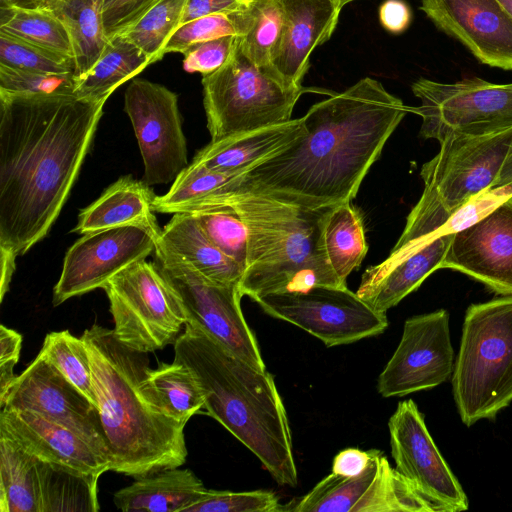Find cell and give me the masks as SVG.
I'll return each mask as SVG.
<instances>
[{"label":"cell","mask_w":512,"mask_h":512,"mask_svg":"<svg viewBox=\"0 0 512 512\" xmlns=\"http://www.w3.org/2000/svg\"><path fill=\"white\" fill-rule=\"evenodd\" d=\"M106 100L0 92V265L42 240L87 155Z\"/></svg>","instance_id":"6da1fadb"},{"label":"cell","mask_w":512,"mask_h":512,"mask_svg":"<svg viewBox=\"0 0 512 512\" xmlns=\"http://www.w3.org/2000/svg\"><path fill=\"white\" fill-rule=\"evenodd\" d=\"M410 108L365 77L310 107L305 132L246 172L242 186L309 209L351 202Z\"/></svg>","instance_id":"7a4b0ae2"},{"label":"cell","mask_w":512,"mask_h":512,"mask_svg":"<svg viewBox=\"0 0 512 512\" xmlns=\"http://www.w3.org/2000/svg\"><path fill=\"white\" fill-rule=\"evenodd\" d=\"M110 457V470L139 478L186 462L185 424L172 417L149 382L147 353L126 347L112 329L82 334Z\"/></svg>","instance_id":"3957f363"},{"label":"cell","mask_w":512,"mask_h":512,"mask_svg":"<svg viewBox=\"0 0 512 512\" xmlns=\"http://www.w3.org/2000/svg\"><path fill=\"white\" fill-rule=\"evenodd\" d=\"M174 360L196 377L207 413L248 448L280 485L298 482L287 413L274 377L185 324Z\"/></svg>","instance_id":"277c9868"},{"label":"cell","mask_w":512,"mask_h":512,"mask_svg":"<svg viewBox=\"0 0 512 512\" xmlns=\"http://www.w3.org/2000/svg\"><path fill=\"white\" fill-rule=\"evenodd\" d=\"M247 229V261L241 293L256 298L347 286L329 266L322 246L328 208L309 209L241 186L229 195Z\"/></svg>","instance_id":"5b68a950"},{"label":"cell","mask_w":512,"mask_h":512,"mask_svg":"<svg viewBox=\"0 0 512 512\" xmlns=\"http://www.w3.org/2000/svg\"><path fill=\"white\" fill-rule=\"evenodd\" d=\"M451 382L468 427L512 402V295L467 308Z\"/></svg>","instance_id":"8992f818"},{"label":"cell","mask_w":512,"mask_h":512,"mask_svg":"<svg viewBox=\"0 0 512 512\" xmlns=\"http://www.w3.org/2000/svg\"><path fill=\"white\" fill-rule=\"evenodd\" d=\"M203 105L211 141L291 120L307 91L285 85L268 66L252 62L237 44L229 60L202 76Z\"/></svg>","instance_id":"52a82bcc"},{"label":"cell","mask_w":512,"mask_h":512,"mask_svg":"<svg viewBox=\"0 0 512 512\" xmlns=\"http://www.w3.org/2000/svg\"><path fill=\"white\" fill-rule=\"evenodd\" d=\"M451 214L436 192L424 186L390 255L363 273L357 295L375 311L386 313L441 265L454 234H443Z\"/></svg>","instance_id":"ba28073f"},{"label":"cell","mask_w":512,"mask_h":512,"mask_svg":"<svg viewBox=\"0 0 512 512\" xmlns=\"http://www.w3.org/2000/svg\"><path fill=\"white\" fill-rule=\"evenodd\" d=\"M102 289L109 300L114 335L132 350L163 349L174 343L186 324L180 299L156 263L136 261Z\"/></svg>","instance_id":"9c48e42d"},{"label":"cell","mask_w":512,"mask_h":512,"mask_svg":"<svg viewBox=\"0 0 512 512\" xmlns=\"http://www.w3.org/2000/svg\"><path fill=\"white\" fill-rule=\"evenodd\" d=\"M420 100L410 111L422 119L420 136L440 143L454 136H486L512 128V83L478 77L453 83L419 78L412 86Z\"/></svg>","instance_id":"30bf717a"},{"label":"cell","mask_w":512,"mask_h":512,"mask_svg":"<svg viewBox=\"0 0 512 512\" xmlns=\"http://www.w3.org/2000/svg\"><path fill=\"white\" fill-rule=\"evenodd\" d=\"M154 254L155 263L180 299L186 323L251 366L265 370L258 342L241 309L239 285L211 281L184 259L159 247Z\"/></svg>","instance_id":"8fae6325"},{"label":"cell","mask_w":512,"mask_h":512,"mask_svg":"<svg viewBox=\"0 0 512 512\" xmlns=\"http://www.w3.org/2000/svg\"><path fill=\"white\" fill-rule=\"evenodd\" d=\"M254 301L268 315L307 331L327 347L379 335L389 325L386 313L375 311L347 286H316Z\"/></svg>","instance_id":"7c38bea8"},{"label":"cell","mask_w":512,"mask_h":512,"mask_svg":"<svg viewBox=\"0 0 512 512\" xmlns=\"http://www.w3.org/2000/svg\"><path fill=\"white\" fill-rule=\"evenodd\" d=\"M124 111L143 159L142 181L149 186L174 181L188 166L177 94L161 84L133 79L125 91Z\"/></svg>","instance_id":"4fadbf2b"},{"label":"cell","mask_w":512,"mask_h":512,"mask_svg":"<svg viewBox=\"0 0 512 512\" xmlns=\"http://www.w3.org/2000/svg\"><path fill=\"white\" fill-rule=\"evenodd\" d=\"M511 150L512 128L486 136L450 137L423 164L420 176L452 212L495 185Z\"/></svg>","instance_id":"5bb4252c"},{"label":"cell","mask_w":512,"mask_h":512,"mask_svg":"<svg viewBox=\"0 0 512 512\" xmlns=\"http://www.w3.org/2000/svg\"><path fill=\"white\" fill-rule=\"evenodd\" d=\"M449 313L439 309L408 318L401 340L380 373L383 397H401L446 382L454 370Z\"/></svg>","instance_id":"9a60e30c"},{"label":"cell","mask_w":512,"mask_h":512,"mask_svg":"<svg viewBox=\"0 0 512 512\" xmlns=\"http://www.w3.org/2000/svg\"><path fill=\"white\" fill-rule=\"evenodd\" d=\"M1 408L31 411L59 424L109 457L98 407L44 355H38L17 375Z\"/></svg>","instance_id":"2e32d148"},{"label":"cell","mask_w":512,"mask_h":512,"mask_svg":"<svg viewBox=\"0 0 512 512\" xmlns=\"http://www.w3.org/2000/svg\"><path fill=\"white\" fill-rule=\"evenodd\" d=\"M391 455L396 470L438 509L458 512L468 509L467 496L442 457L416 403H398L388 421Z\"/></svg>","instance_id":"e0dca14e"},{"label":"cell","mask_w":512,"mask_h":512,"mask_svg":"<svg viewBox=\"0 0 512 512\" xmlns=\"http://www.w3.org/2000/svg\"><path fill=\"white\" fill-rule=\"evenodd\" d=\"M156 237L150 230L128 225L83 234L66 252L53 289V305L91 292L128 265L154 253Z\"/></svg>","instance_id":"ac0fdd59"},{"label":"cell","mask_w":512,"mask_h":512,"mask_svg":"<svg viewBox=\"0 0 512 512\" xmlns=\"http://www.w3.org/2000/svg\"><path fill=\"white\" fill-rule=\"evenodd\" d=\"M420 9L482 64L512 70V17L499 0H422Z\"/></svg>","instance_id":"d6986e66"},{"label":"cell","mask_w":512,"mask_h":512,"mask_svg":"<svg viewBox=\"0 0 512 512\" xmlns=\"http://www.w3.org/2000/svg\"><path fill=\"white\" fill-rule=\"evenodd\" d=\"M444 268L464 273L496 294L512 295V197L453 235Z\"/></svg>","instance_id":"ffe728a7"},{"label":"cell","mask_w":512,"mask_h":512,"mask_svg":"<svg viewBox=\"0 0 512 512\" xmlns=\"http://www.w3.org/2000/svg\"><path fill=\"white\" fill-rule=\"evenodd\" d=\"M284 17L278 49L268 65L287 86L302 87L310 55L332 36L339 20L337 0H279Z\"/></svg>","instance_id":"44dd1931"},{"label":"cell","mask_w":512,"mask_h":512,"mask_svg":"<svg viewBox=\"0 0 512 512\" xmlns=\"http://www.w3.org/2000/svg\"><path fill=\"white\" fill-rule=\"evenodd\" d=\"M0 434L38 459L101 476L110 461L75 432L26 410L1 408Z\"/></svg>","instance_id":"7402d4cb"},{"label":"cell","mask_w":512,"mask_h":512,"mask_svg":"<svg viewBox=\"0 0 512 512\" xmlns=\"http://www.w3.org/2000/svg\"><path fill=\"white\" fill-rule=\"evenodd\" d=\"M305 129L302 118L230 135L199 150L194 163L216 172L249 171L296 140Z\"/></svg>","instance_id":"603a6c76"},{"label":"cell","mask_w":512,"mask_h":512,"mask_svg":"<svg viewBox=\"0 0 512 512\" xmlns=\"http://www.w3.org/2000/svg\"><path fill=\"white\" fill-rule=\"evenodd\" d=\"M156 194L144 181L131 176L119 178L101 196L81 211L72 230L85 234L97 230L138 225L159 237L162 229L154 214Z\"/></svg>","instance_id":"cb8c5ba5"},{"label":"cell","mask_w":512,"mask_h":512,"mask_svg":"<svg viewBox=\"0 0 512 512\" xmlns=\"http://www.w3.org/2000/svg\"><path fill=\"white\" fill-rule=\"evenodd\" d=\"M11 7L47 11L64 24L77 80L94 66L109 42L103 23L104 0H16Z\"/></svg>","instance_id":"d4e9b609"},{"label":"cell","mask_w":512,"mask_h":512,"mask_svg":"<svg viewBox=\"0 0 512 512\" xmlns=\"http://www.w3.org/2000/svg\"><path fill=\"white\" fill-rule=\"evenodd\" d=\"M156 247L184 259L211 281L240 285L242 267L206 236L193 214H173L162 228Z\"/></svg>","instance_id":"484cf974"},{"label":"cell","mask_w":512,"mask_h":512,"mask_svg":"<svg viewBox=\"0 0 512 512\" xmlns=\"http://www.w3.org/2000/svg\"><path fill=\"white\" fill-rule=\"evenodd\" d=\"M206 489L191 470L171 468L136 478L113 502L124 512H183Z\"/></svg>","instance_id":"4316f807"},{"label":"cell","mask_w":512,"mask_h":512,"mask_svg":"<svg viewBox=\"0 0 512 512\" xmlns=\"http://www.w3.org/2000/svg\"><path fill=\"white\" fill-rule=\"evenodd\" d=\"M321 238L329 266L346 284L347 277L360 267L368 251L360 211L351 202L328 207L323 217Z\"/></svg>","instance_id":"83f0119b"},{"label":"cell","mask_w":512,"mask_h":512,"mask_svg":"<svg viewBox=\"0 0 512 512\" xmlns=\"http://www.w3.org/2000/svg\"><path fill=\"white\" fill-rule=\"evenodd\" d=\"M37 474L40 512H95L100 509L97 497L100 476L38 458Z\"/></svg>","instance_id":"f1b7e54d"},{"label":"cell","mask_w":512,"mask_h":512,"mask_svg":"<svg viewBox=\"0 0 512 512\" xmlns=\"http://www.w3.org/2000/svg\"><path fill=\"white\" fill-rule=\"evenodd\" d=\"M151 64L150 58L140 48L117 35L109 39L94 66L77 80L75 95L85 99L107 100L121 84Z\"/></svg>","instance_id":"f546056e"},{"label":"cell","mask_w":512,"mask_h":512,"mask_svg":"<svg viewBox=\"0 0 512 512\" xmlns=\"http://www.w3.org/2000/svg\"><path fill=\"white\" fill-rule=\"evenodd\" d=\"M0 512H40L37 458L2 434Z\"/></svg>","instance_id":"4dcf8cb0"},{"label":"cell","mask_w":512,"mask_h":512,"mask_svg":"<svg viewBox=\"0 0 512 512\" xmlns=\"http://www.w3.org/2000/svg\"><path fill=\"white\" fill-rule=\"evenodd\" d=\"M149 382L167 412L186 425L204 408V396L193 372L184 364L173 361L160 363L149 370Z\"/></svg>","instance_id":"1f68e13d"},{"label":"cell","mask_w":512,"mask_h":512,"mask_svg":"<svg viewBox=\"0 0 512 512\" xmlns=\"http://www.w3.org/2000/svg\"><path fill=\"white\" fill-rule=\"evenodd\" d=\"M0 31L73 57L66 27L47 11L17 7L0 8Z\"/></svg>","instance_id":"d6a6232c"},{"label":"cell","mask_w":512,"mask_h":512,"mask_svg":"<svg viewBox=\"0 0 512 512\" xmlns=\"http://www.w3.org/2000/svg\"><path fill=\"white\" fill-rule=\"evenodd\" d=\"M231 193L201 206L190 214L196 217L206 236L244 271L247 261V229L237 209L229 200Z\"/></svg>","instance_id":"836d02e7"},{"label":"cell","mask_w":512,"mask_h":512,"mask_svg":"<svg viewBox=\"0 0 512 512\" xmlns=\"http://www.w3.org/2000/svg\"><path fill=\"white\" fill-rule=\"evenodd\" d=\"M186 3L187 0H157L118 35L140 48L153 64L163 58L168 41L181 26Z\"/></svg>","instance_id":"e575fe53"},{"label":"cell","mask_w":512,"mask_h":512,"mask_svg":"<svg viewBox=\"0 0 512 512\" xmlns=\"http://www.w3.org/2000/svg\"><path fill=\"white\" fill-rule=\"evenodd\" d=\"M247 28L239 36L243 53L256 65L268 66L280 43L284 17L279 0H252L246 9Z\"/></svg>","instance_id":"d590c367"},{"label":"cell","mask_w":512,"mask_h":512,"mask_svg":"<svg viewBox=\"0 0 512 512\" xmlns=\"http://www.w3.org/2000/svg\"><path fill=\"white\" fill-rule=\"evenodd\" d=\"M40 352L97 406L90 356L82 337L68 330L48 333Z\"/></svg>","instance_id":"8d00e7d4"},{"label":"cell","mask_w":512,"mask_h":512,"mask_svg":"<svg viewBox=\"0 0 512 512\" xmlns=\"http://www.w3.org/2000/svg\"><path fill=\"white\" fill-rule=\"evenodd\" d=\"M0 65L29 72L75 74L73 57L29 43L1 31Z\"/></svg>","instance_id":"74e56055"},{"label":"cell","mask_w":512,"mask_h":512,"mask_svg":"<svg viewBox=\"0 0 512 512\" xmlns=\"http://www.w3.org/2000/svg\"><path fill=\"white\" fill-rule=\"evenodd\" d=\"M247 7L235 12L201 17L182 24L168 41L164 53H183L194 43L222 36H242L247 28Z\"/></svg>","instance_id":"f35d334b"},{"label":"cell","mask_w":512,"mask_h":512,"mask_svg":"<svg viewBox=\"0 0 512 512\" xmlns=\"http://www.w3.org/2000/svg\"><path fill=\"white\" fill-rule=\"evenodd\" d=\"M283 508L278 496L267 490L232 492L206 489L183 512H279Z\"/></svg>","instance_id":"ab89813d"},{"label":"cell","mask_w":512,"mask_h":512,"mask_svg":"<svg viewBox=\"0 0 512 512\" xmlns=\"http://www.w3.org/2000/svg\"><path fill=\"white\" fill-rule=\"evenodd\" d=\"M74 73L21 71L0 65V92L13 94L75 95Z\"/></svg>","instance_id":"60d3db41"},{"label":"cell","mask_w":512,"mask_h":512,"mask_svg":"<svg viewBox=\"0 0 512 512\" xmlns=\"http://www.w3.org/2000/svg\"><path fill=\"white\" fill-rule=\"evenodd\" d=\"M511 197L512 183L493 186L480 192L451 212L442 227V233L455 234L475 225Z\"/></svg>","instance_id":"b9f144b4"},{"label":"cell","mask_w":512,"mask_h":512,"mask_svg":"<svg viewBox=\"0 0 512 512\" xmlns=\"http://www.w3.org/2000/svg\"><path fill=\"white\" fill-rule=\"evenodd\" d=\"M237 41V35H227L190 45L182 53L183 69L202 76L218 70L229 60Z\"/></svg>","instance_id":"7bdbcfd3"},{"label":"cell","mask_w":512,"mask_h":512,"mask_svg":"<svg viewBox=\"0 0 512 512\" xmlns=\"http://www.w3.org/2000/svg\"><path fill=\"white\" fill-rule=\"evenodd\" d=\"M157 0H117L103 12L108 39L122 33L135 23Z\"/></svg>","instance_id":"ee69618b"},{"label":"cell","mask_w":512,"mask_h":512,"mask_svg":"<svg viewBox=\"0 0 512 512\" xmlns=\"http://www.w3.org/2000/svg\"><path fill=\"white\" fill-rule=\"evenodd\" d=\"M251 2L252 0H187L181 25L213 14L239 11Z\"/></svg>","instance_id":"f6af8a7d"},{"label":"cell","mask_w":512,"mask_h":512,"mask_svg":"<svg viewBox=\"0 0 512 512\" xmlns=\"http://www.w3.org/2000/svg\"><path fill=\"white\" fill-rule=\"evenodd\" d=\"M411 10L403 0H385L379 8V21L393 34L404 32L411 23Z\"/></svg>","instance_id":"bcb514c9"},{"label":"cell","mask_w":512,"mask_h":512,"mask_svg":"<svg viewBox=\"0 0 512 512\" xmlns=\"http://www.w3.org/2000/svg\"><path fill=\"white\" fill-rule=\"evenodd\" d=\"M373 449L363 451L358 448H347L340 451L333 460L332 473L352 477L360 474L368 465Z\"/></svg>","instance_id":"7dc6e473"},{"label":"cell","mask_w":512,"mask_h":512,"mask_svg":"<svg viewBox=\"0 0 512 512\" xmlns=\"http://www.w3.org/2000/svg\"><path fill=\"white\" fill-rule=\"evenodd\" d=\"M22 346V335L4 325L0 326V363L19 360Z\"/></svg>","instance_id":"c3c4849f"},{"label":"cell","mask_w":512,"mask_h":512,"mask_svg":"<svg viewBox=\"0 0 512 512\" xmlns=\"http://www.w3.org/2000/svg\"><path fill=\"white\" fill-rule=\"evenodd\" d=\"M508 183H512V150L507 157L494 186H500Z\"/></svg>","instance_id":"681fc988"},{"label":"cell","mask_w":512,"mask_h":512,"mask_svg":"<svg viewBox=\"0 0 512 512\" xmlns=\"http://www.w3.org/2000/svg\"><path fill=\"white\" fill-rule=\"evenodd\" d=\"M499 2L504 6V8L512 17V0H499Z\"/></svg>","instance_id":"f907efd6"},{"label":"cell","mask_w":512,"mask_h":512,"mask_svg":"<svg viewBox=\"0 0 512 512\" xmlns=\"http://www.w3.org/2000/svg\"><path fill=\"white\" fill-rule=\"evenodd\" d=\"M117 0H104V11L112 6ZM103 11V12H104Z\"/></svg>","instance_id":"816d5d0a"},{"label":"cell","mask_w":512,"mask_h":512,"mask_svg":"<svg viewBox=\"0 0 512 512\" xmlns=\"http://www.w3.org/2000/svg\"><path fill=\"white\" fill-rule=\"evenodd\" d=\"M352 1H354V0H337V2L339 3L341 8H343L346 4H348Z\"/></svg>","instance_id":"f5cc1de1"}]
</instances>
